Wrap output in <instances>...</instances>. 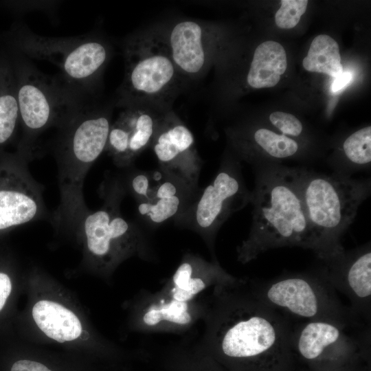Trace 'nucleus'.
<instances>
[{"label": "nucleus", "mask_w": 371, "mask_h": 371, "mask_svg": "<svg viewBox=\"0 0 371 371\" xmlns=\"http://www.w3.org/2000/svg\"><path fill=\"white\" fill-rule=\"evenodd\" d=\"M211 341L225 356L272 364L291 351L293 322L262 302L247 281L219 283Z\"/></svg>", "instance_id": "nucleus-1"}, {"label": "nucleus", "mask_w": 371, "mask_h": 371, "mask_svg": "<svg viewBox=\"0 0 371 371\" xmlns=\"http://www.w3.org/2000/svg\"><path fill=\"white\" fill-rule=\"evenodd\" d=\"M251 202L252 223L248 237L237 248L240 262H249L268 250L283 247L315 251L314 234L293 168L262 169Z\"/></svg>", "instance_id": "nucleus-2"}, {"label": "nucleus", "mask_w": 371, "mask_h": 371, "mask_svg": "<svg viewBox=\"0 0 371 371\" xmlns=\"http://www.w3.org/2000/svg\"><path fill=\"white\" fill-rule=\"evenodd\" d=\"M113 107L112 104L89 101L57 129L54 150L60 200L51 217L56 227L74 229L89 210L84 199V181L105 151Z\"/></svg>", "instance_id": "nucleus-3"}, {"label": "nucleus", "mask_w": 371, "mask_h": 371, "mask_svg": "<svg viewBox=\"0 0 371 371\" xmlns=\"http://www.w3.org/2000/svg\"><path fill=\"white\" fill-rule=\"evenodd\" d=\"M122 52L124 76L113 106L142 104L170 110L184 80L172 58L164 25L131 33L123 42Z\"/></svg>", "instance_id": "nucleus-4"}, {"label": "nucleus", "mask_w": 371, "mask_h": 371, "mask_svg": "<svg viewBox=\"0 0 371 371\" xmlns=\"http://www.w3.org/2000/svg\"><path fill=\"white\" fill-rule=\"evenodd\" d=\"M1 38L4 45L30 59L54 64L72 89L87 100H96L102 74L112 54L111 45L100 35L44 36L34 33L25 24L16 23Z\"/></svg>", "instance_id": "nucleus-5"}, {"label": "nucleus", "mask_w": 371, "mask_h": 371, "mask_svg": "<svg viewBox=\"0 0 371 371\" xmlns=\"http://www.w3.org/2000/svg\"><path fill=\"white\" fill-rule=\"evenodd\" d=\"M293 170L314 234V252L321 260L341 254V236L368 196L369 186L343 174Z\"/></svg>", "instance_id": "nucleus-6"}, {"label": "nucleus", "mask_w": 371, "mask_h": 371, "mask_svg": "<svg viewBox=\"0 0 371 371\" xmlns=\"http://www.w3.org/2000/svg\"><path fill=\"white\" fill-rule=\"evenodd\" d=\"M10 59L16 85L21 136L16 150L36 155L38 137L62 126L87 102L58 75L41 71L19 52L3 46Z\"/></svg>", "instance_id": "nucleus-7"}, {"label": "nucleus", "mask_w": 371, "mask_h": 371, "mask_svg": "<svg viewBox=\"0 0 371 371\" xmlns=\"http://www.w3.org/2000/svg\"><path fill=\"white\" fill-rule=\"evenodd\" d=\"M258 297L293 321L330 320L350 326H370L344 306L319 269L284 273L263 282H251Z\"/></svg>", "instance_id": "nucleus-8"}, {"label": "nucleus", "mask_w": 371, "mask_h": 371, "mask_svg": "<svg viewBox=\"0 0 371 371\" xmlns=\"http://www.w3.org/2000/svg\"><path fill=\"white\" fill-rule=\"evenodd\" d=\"M122 193V187L114 184L105 192L101 207L89 209L75 228L82 235L89 254L102 267L113 265L142 243L140 230L120 211Z\"/></svg>", "instance_id": "nucleus-9"}, {"label": "nucleus", "mask_w": 371, "mask_h": 371, "mask_svg": "<svg viewBox=\"0 0 371 371\" xmlns=\"http://www.w3.org/2000/svg\"><path fill=\"white\" fill-rule=\"evenodd\" d=\"M34 157L19 150L0 151V234L49 217L43 186L28 169Z\"/></svg>", "instance_id": "nucleus-10"}, {"label": "nucleus", "mask_w": 371, "mask_h": 371, "mask_svg": "<svg viewBox=\"0 0 371 371\" xmlns=\"http://www.w3.org/2000/svg\"><path fill=\"white\" fill-rule=\"evenodd\" d=\"M150 146L166 178L190 193L196 190L202 159L192 133L172 109L162 115Z\"/></svg>", "instance_id": "nucleus-11"}, {"label": "nucleus", "mask_w": 371, "mask_h": 371, "mask_svg": "<svg viewBox=\"0 0 371 371\" xmlns=\"http://www.w3.org/2000/svg\"><path fill=\"white\" fill-rule=\"evenodd\" d=\"M370 341V326H350L324 319L293 324L291 349L308 361L337 359L352 355Z\"/></svg>", "instance_id": "nucleus-12"}, {"label": "nucleus", "mask_w": 371, "mask_h": 371, "mask_svg": "<svg viewBox=\"0 0 371 371\" xmlns=\"http://www.w3.org/2000/svg\"><path fill=\"white\" fill-rule=\"evenodd\" d=\"M238 168L225 165L202 192L189 211L191 225L205 235H213L234 212L251 202Z\"/></svg>", "instance_id": "nucleus-13"}, {"label": "nucleus", "mask_w": 371, "mask_h": 371, "mask_svg": "<svg viewBox=\"0 0 371 371\" xmlns=\"http://www.w3.org/2000/svg\"><path fill=\"white\" fill-rule=\"evenodd\" d=\"M319 268L335 291L349 299L352 314L370 325L371 251L370 246L326 260Z\"/></svg>", "instance_id": "nucleus-14"}, {"label": "nucleus", "mask_w": 371, "mask_h": 371, "mask_svg": "<svg viewBox=\"0 0 371 371\" xmlns=\"http://www.w3.org/2000/svg\"><path fill=\"white\" fill-rule=\"evenodd\" d=\"M164 29L172 58L183 80L202 77L213 58L216 30L196 19H180Z\"/></svg>", "instance_id": "nucleus-15"}, {"label": "nucleus", "mask_w": 371, "mask_h": 371, "mask_svg": "<svg viewBox=\"0 0 371 371\" xmlns=\"http://www.w3.org/2000/svg\"><path fill=\"white\" fill-rule=\"evenodd\" d=\"M166 111L142 104L123 109L111 125L105 148L115 166L128 167L150 146Z\"/></svg>", "instance_id": "nucleus-16"}, {"label": "nucleus", "mask_w": 371, "mask_h": 371, "mask_svg": "<svg viewBox=\"0 0 371 371\" xmlns=\"http://www.w3.org/2000/svg\"><path fill=\"white\" fill-rule=\"evenodd\" d=\"M20 126L16 85L5 49H0V151L12 144Z\"/></svg>", "instance_id": "nucleus-17"}, {"label": "nucleus", "mask_w": 371, "mask_h": 371, "mask_svg": "<svg viewBox=\"0 0 371 371\" xmlns=\"http://www.w3.org/2000/svg\"><path fill=\"white\" fill-rule=\"evenodd\" d=\"M32 317L41 330L48 337L63 343L78 338L82 331L80 319L63 305L47 300L36 302Z\"/></svg>", "instance_id": "nucleus-18"}, {"label": "nucleus", "mask_w": 371, "mask_h": 371, "mask_svg": "<svg viewBox=\"0 0 371 371\" xmlns=\"http://www.w3.org/2000/svg\"><path fill=\"white\" fill-rule=\"evenodd\" d=\"M286 67V54L284 47L273 41H265L254 51L247 75V82L255 89L274 87Z\"/></svg>", "instance_id": "nucleus-19"}, {"label": "nucleus", "mask_w": 371, "mask_h": 371, "mask_svg": "<svg viewBox=\"0 0 371 371\" xmlns=\"http://www.w3.org/2000/svg\"><path fill=\"white\" fill-rule=\"evenodd\" d=\"M302 65L306 71L337 77L344 71L337 43L328 35L317 36L311 42Z\"/></svg>", "instance_id": "nucleus-20"}, {"label": "nucleus", "mask_w": 371, "mask_h": 371, "mask_svg": "<svg viewBox=\"0 0 371 371\" xmlns=\"http://www.w3.org/2000/svg\"><path fill=\"white\" fill-rule=\"evenodd\" d=\"M195 258H187L178 267L172 276V298L187 302L207 286L204 278L195 276Z\"/></svg>", "instance_id": "nucleus-21"}, {"label": "nucleus", "mask_w": 371, "mask_h": 371, "mask_svg": "<svg viewBox=\"0 0 371 371\" xmlns=\"http://www.w3.org/2000/svg\"><path fill=\"white\" fill-rule=\"evenodd\" d=\"M252 140L264 153L275 159L291 157L299 150V144L294 139L265 128L255 131Z\"/></svg>", "instance_id": "nucleus-22"}, {"label": "nucleus", "mask_w": 371, "mask_h": 371, "mask_svg": "<svg viewBox=\"0 0 371 371\" xmlns=\"http://www.w3.org/2000/svg\"><path fill=\"white\" fill-rule=\"evenodd\" d=\"M181 192L171 196L153 198L148 201H140L138 211L153 223H161L181 212L186 201V194Z\"/></svg>", "instance_id": "nucleus-23"}, {"label": "nucleus", "mask_w": 371, "mask_h": 371, "mask_svg": "<svg viewBox=\"0 0 371 371\" xmlns=\"http://www.w3.org/2000/svg\"><path fill=\"white\" fill-rule=\"evenodd\" d=\"M346 159L357 166H364L371 161V127L361 128L348 137L343 144Z\"/></svg>", "instance_id": "nucleus-24"}, {"label": "nucleus", "mask_w": 371, "mask_h": 371, "mask_svg": "<svg viewBox=\"0 0 371 371\" xmlns=\"http://www.w3.org/2000/svg\"><path fill=\"white\" fill-rule=\"evenodd\" d=\"M144 323L148 326H155L162 321L177 324H187L192 320L188 311L187 302L172 300L169 303L160 307H152L144 315Z\"/></svg>", "instance_id": "nucleus-25"}, {"label": "nucleus", "mask_w": 371, "mask_h": 371, "mask_svg": "<svg viewBox=\"0 0 371 371\" xmlns=\"http://www.w3.org/2000/svg\"><path fill=\"white\" fill-rule=\"evenodd\" d=\"M280 2L281 5L275 14L276 25L282 29L294 27L306 12L308 1L282 0Z\"/></svg>", "instance_id": "nucleus-26"}, {"label": "nucleus", "mask_w": 371, "mask_h": 371, "mask_svg": "<svg viewBox=\"0 0 371 371\" xmlns=\"http://www.w3.org/2000/svg\"><path fill=\"white\" fill-rule=\"evenodd\" d=\"M269 121L281 132L280 134L287 137H298L302 133L303 127L301 122L291 113L282 111L271 113Z\"/></svg>", "instance_id": "nucleus-27"}, {"label": "nucleus", "mask_w": 371, "mask_h": 371, "mask_svg": "<svg viewBox=\"0 0 371 371\" xmlns=\"http://www.w3.org/2000/svg\"><path fill=\"white\" fill-rule=\"evenodd\" d=\"M131 192L139 201H149L153 194L150 188V178L147 174L137 173L132 176L129 181Z\"/></svg>", "instance_id": "nucleus-28"}, {"label": "nucleus", "mask_w": 371, "mask_h": 371, "mask_svg": "<svg viewBox=\"0 0 371 371\" xmlns=\"http://www.w3.org/2000/svg\"><path fill=\"white\" fill-rule=\"evenodd\" d=\"M3 3L9 9L22 13L35 10H53L59 4L58 1H20Z\"/></svg>", "instance_id": "nucleus-29"}, {"label": "nucleus", "mask_w": 371, "mask_h": 371, "mask_svg": "<svg viewBox=\"0 0 371 371\" xmlns=\"http://www.w3.org/2000/svg\"><path fill=\"white\" fill-rule=\"evenodd\" d=\"M12 281L9 275L0 271V311L5 306L12 291Z\"/></svg>", "instance_id": "nucleus-30"}, {"label": "nucleus", "mask_w": 371, "mask_h": 371, "mask_svg": "<svg viewBox=\"0 0 371 371\" xmlns=\"http://www.w3.org/2000/svg\"><path fill=\"white\" fill-rule=\"evenodd\" d=\"M10 371H52L43 364L30 361L19 360L16 361L12 366Z\"/></svg>", "instance_id": "nucleus-31"}, {"label": "nucleus", "mask_w": 371, "mask_h": 371, "mask_svg": "<svg viewBox=\"0 0 371 371\" xmlns=\"http://www.w3.org/2000/svg\"><path fill=\"white\" fill-rule=\"evenodd\" d=\"M353 79V73L350 71H343L341 74L335 78L332 85L331 91L337 93L348 86Z\"/></svg>", "instance_id": "nucleus-32"}]
</instances>
